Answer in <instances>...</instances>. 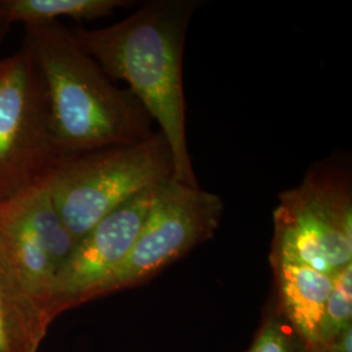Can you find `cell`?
Wrapping results in <instances>:
<instances>
[{
  "mask_svg": "<svg viewBox=\"0 0 352 352\" xmlns=\"http://www.w3.org/2000/svg\"><path fill=\"white\" fill-rule=\"evenodd\" d=\"M195 0H151L124 20L101 29H69L102 71L126 81L155 120L173 155L174 179L199 187L186 128L183 54Z\"/></svg>",
  "mask_w": 352,
  "mask_h": 352,
  "instance_id": "1",
  "label": "cell"
},
{
  "mask_svg": "<svg viewBox=\"0 0 352 352\" xmlns=\"http://www.w3.org/2000/svg\"><path fill=\"white\" fill-rule=\"evenodd\" d=\"M45 82L51 135L63 158L151 139L153 119L129 89L115 87L59 21L25 25Z\"/></svg>",
  "mask_w": 352,
  "mask_h": 352,
  "instance_id": "2",
  "label": "cell"
},
{
  "mask_svg": "<svg viewBox=\"0 0 352 352\" xmlns=\"http://www.w3.org/2000/svg\"><path fill=\"white\" fill-rule=\"evenodd\" d=\"M171 177V151L162 133L155 132L139 144L67 158L45 182L77 243L107 214Z\"/></svg>",
  "mask_w": 352,
  "mask_h": 352,
  "instance_id": "3",
  "label": "cell"
},
{
  "mask_svg": "<svg viewBox=\"0 0 352 352\" xmlns=\"http://www.w3.org/2000/svg\"><path fill=\"white\" fill-rule=\"evenodd\" d=\"M269 258L334 276L352 264L351 182L337 167H315L279 195Z\"/></svg>",
  "mask_w": 352,
  "mask_h": 352,
  "instance_id": "4",
  "label": "cell"
},
{
  "mask_svg": "<svg viewBox=\"0 0 352 352\" xmlns=\"http://www.w3.org/2000/svg\"><path fill=\"white\" fill-rule=\"evenodd\" d=\"M65 161L54 144L45 82L26 45L0 60V202Z\"/></svg>",
  "mask_w": 352,
  "mask_h": 352,
  "instance_id": "5",
  "label": "cell"
},
{
  "mask_svg": "<svg viewBox=\"0 0 352 352\" xmlns=\"http://www.w3.org/2000/svg\"><path fill=\"white\" fill-rule=\"evenodd\" d=\"M222 199L200 187L164 180L126 260L96 291L94 299L133 289L212 239L223 214Z\"/></svg>",
  "mask_w": 352,
  "mask_h": 352,
  "instance_id": "6",
  "label": "cell"
},
{
  "mask_svg": "<svg viewBox=\"0 0 352 352\" xmlns=\"http://www.w3.org/2000/svg\"><path fill=\"white\" fill-rule=\"evenodd\" d=\"M75 245L45 180L0 202V258L49 318L54 280Z\"/></svg>",
  "mask_w": 352,
  "mask_h": 352,
  "instance_id": "7",
  "label": "cell"
},
{
  "mask_svg": "<svg viewBox=\"0 0 352 352\" xmlns=\"http://www.w3.org/2000/svg\"><path fill=\"white\" fill-rule=\"evenodd\" d=\"M160 184L142 190L107 214L76 243L54 280L49 302L51 321L68 309L93 300L96 291L126 260Z\"/></svg>",
  "mask_w": 352,
  "mask_h": 352,
  "instance_id": "8",
  "label": "cell"
},
{
  "mask_svg": "<svg viewBox=\"0 0 352 352\" xmlns=\"http://www.w3.org/2000/svg\"><path fill=\"white\" fill-rule=\"evenodd\" d=\"M269 260L276 286L272 299L278 312L296 330L311 351H318L321 324L333 289V276L279 258Z\"/></svg>",
  "mask_w": 352,
  "mask_h": 352,
  "instance_id": "9",
  "label": "cell"
},
{
  "mask_svg": "<svg viewBox=\"0 0 352 352\" xmlns=\"http://www.w3.org/2000/svg\"><path fill=\"white\" fill-rule=\"evenodd\" d=\"M50 318L0 258V352H37Z\"/></svg>",
  "mask_w": 352,
  "mask_h": 352,
  "instance_id": "10",
  "label": "cell"
},
{
  "mask_svg": "<svg viewBox=\"0 0 352 352\" xmlns=\"http://www.w3.org/2000/svg\"><path fill=\"white\" fill-rule=\"evenodd\" d=\"M129 4L126 0H0V20L6 26L51 23L59 17L97 20Z\"/></svg>",
  "mask_w": 352,
  "mask_h": 352,
  "instance_id": "11",
  "label": "cell"
},
{
  "mask_svg": "<svg viewBox=\"0 0 352 352\" xmlns=\"http://www.w3.org/2000/svg\"><path fill=\"white\" fill-rule=\"evenodd\" d=\"M352 327V264L333 276L320 331V350L325 351L343 330Z\"/></svg>",
  "mask_w": 352,
  "mask_h": 352,
  "instance_id": "12",
  "label": "cell"
},
{
  "mask_svg": "<svg viewBox=\"0 0 352 352\" xmlns=\"http://www.w3.org/2000/svg\"><path fill=\"white\" fill-rule=\"evenodd\" d=\"M305 342L278 312L270 298L250 347L244 352H308Z\"/></svg>",
  "mask_w": 352,
  "mask_h": 352,
  "instance_id": "13",
  "label": "cell"
},
{
  "mask_svg": "<svg viewBox=\"0 0 352 352\" xmlns=\"http://www.w3.org/2000/svg\"><path fill=\"white\" fill-rule=\"evenodd\" d=\"M4 28H7V26L3 24V21L0 20V38H1V34H3V30H4Z\"/></svg>",
  "mask_w": 352,
  "mask_h": 352,
  "instance_id": "14",
  "label": "cell"
},
{
  "mask_svg": "<svg viewBox=\"0 0 352 352\" xmlns=\"http://www.w3.org/2000/svg\"><path fill=\"white\" fill-rule=\"evenodd\" d=\"M308 352H314V351H311V350H309V351H308ZM322 352H325V351H322Z\"/></svg>",
  "mask_w": 352,
  "mask_h": 352,
  "instance_id": "15",
  "label": "cell"
}]
</instances>
